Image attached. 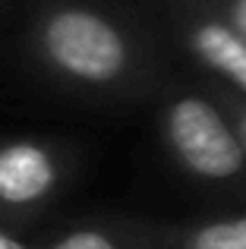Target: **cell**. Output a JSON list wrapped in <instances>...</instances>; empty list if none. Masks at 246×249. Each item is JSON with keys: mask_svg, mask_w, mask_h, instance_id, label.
<instances>
[{"mask_svg": "<svg viewBox=\"0 0 246 249\" xmlns=\"http://www.w3.org/2000/svg\"><path fill=\"white\" fill-rule=\"evenodd\" d=\"M29 57L57 82L86 91H117L139 73L129 32L86 3H51L32 19Z\"/></svg>", "mask_w": 246, "mask_h": 249, "instance_id": "6da1fadb", "label": "cell"}, {"mask_svg": "<svg viewBox=\"0 0 246 249\" xmlns=\"http://www.w3.org/2000/svg\"><path fill=\"white\" fill-rule=\"evenodd\" d=\"M211 101L228 114L230 126H234L237 139H240V145H243V152H246V101H243V98H237V95H230L228 89H218Z\"/></svg>", "mask_w": 246, "mask_h": 249, "instance_id": "52a82bcc", "label": "cell"}, {"mask_svg": "<svg viewBox=\"0 0 246 249\" xmlns=\"http://www.w3.org/2000/svg\"><path fill=\"white\" fill-rule=\"evenodd\" d=\"M167 249H246V214L209 218L164 233Z\"/></svg>", "mask_w": 246, "mask_h": 249, "instance_id": "8992f818", "label": "cell"}, {"mask_svg": "<svg viewBox=\"0 0 246 249\" xmlns=\"http://www.w3.org/2000/svg\"><path fill=\"white\" fill-rule=\"evenodd\" d=\"M67 180V155L44 139L0 142V227L41 212Z\"/></svg>", "mask_w": 246, "mask_h": 249, "instance_id": "3957f363", "label": "cell"}, {"mask_svg": "<svg viewBox=\"0 0 246 249\" xmlns=\"http://www.w3.org/2000/svg\"><path fill=\"white\" fill-rule=\"evenodd\" d=\"M186 51L215 76L224 82L230 95L246 101V41L224 22L221 16H202L186 25Z\"/></svg>", "mask_w": 246, "mask_h": 249, "instance_id": "277c9868", "label": "cell"}, {"mask_svg": "<svg viewBox=\"0 0 246 249\" xmlns=\"http://www.w3.org/2000/svg\"><path fill=\"white\" fill-rule=\"evenodd\" d=\"M221 19L243 38V41H246V0H228V6H224V16H221Z\"/></svg>", "mask_w": 246, "mask_h": 249, "instance_id": "ba28073f", "label": "cell"}, {"mask_svg": "<svg viewBox=\"0 0 246 249\" xmlns=\"http://www.w3.org/2000/svg\"><path fill=\"white\" fill-rule=\"evenodd\" d=\"M161 142L180 170L202 183L246 180V152L228 114L211 98L183 91L161 110Z\"/></svg>", "mask_w": 246, "mask_h": 249, "instance_id": "7a4b0ae2", "label": "cell"}, {"mask_svg": "<svg viewBox=\"0 0 246 249\" xmlns=\"http://www.w3.org/2000/svg\"><path fill=\"white\" fill-rule=\"evenodd\" d=\"M158 246H164V231L152 237L148 231H133V227L82 224L54 237L41 249H158Z\"/></svg>", "mask_w": 246, "mask_h": 249, "instance_id": "5b68a950", "label": "cell"}, {"mask_svg": "<svg viewBox=\"0 0 246 249\" xmlns=\"http://www.w3.org/2000/svg\"><path fill=\"white\" fill-rule=\"evenodd\" d=\"M0 249H32V246H25L22 240L13 237L10 227H0Z\"/></svg>", "mask_w": 246, "mask_h": 249, "instance_id": "9c48e42d", "label": "cell"}]
</instances>
